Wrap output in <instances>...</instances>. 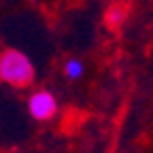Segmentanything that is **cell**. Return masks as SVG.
Instances as JSON below:
<instances>
[{
  "label": "cell",
  "mask_w": 153,
  "mask_h": 153,
  "mask_svg": "<svg viewBox=\"0 0 153 153\" xmlns=\"http://www.w3.org/2000/svg\"><path fill=\"white\" fill-rule=\"evenodd\" d=\"M126 17H128V2H115L104 13V24L111 30H117L126 22Z\"/></svg>",
  "instance_id": "3"
},
{
  "label": "cell",
  "mask_w": 153,
  "mask_h": 153,
  "mask_svg": "<svg viewBox=\"0 0 153 153\" xmlns=\"http://www.w3.org/2000/svg\"><path fill=\"white\" fill-rule=\"evenodd\" d=\"M34 79V68L30 60L15 49H7L0 55V81L13 87H26Z\"/></svg>",
  "instance_id": "1"
},
{
  "label": "cell",
  "mask_w": 153,
  "mask_h": 153,
  "mask_svg": "<svg viewBox=\"0 0 153 153\" xmlns=\"http://www.w3.org/2000/svg\"><path fill=\"white\" fill-rule=\"evenodd\" d=\"M28 108H30V115H32L34 119L47 121V119H51L53 115H55L57 102H55V98H53L49 91H36L32 98H30V102H28Z\"/></svg>",
  "instance_id": "2"
},
{
  "label": "cell",
  "mask_w": 153,
  "mask_h": 153,
  "mask_svg": "<svg viewBox=\"0 0 153 153\" xmlns=\"http://www.w3.org/2000/svg\"><path fill=\"white\" fill-rule=\"evenodd\" d=\"M66 74H68V79H79L83 74V64L79 60H68L66 62Z\"/></svg>",
  "instance_id": "4"
}]
</instances>
